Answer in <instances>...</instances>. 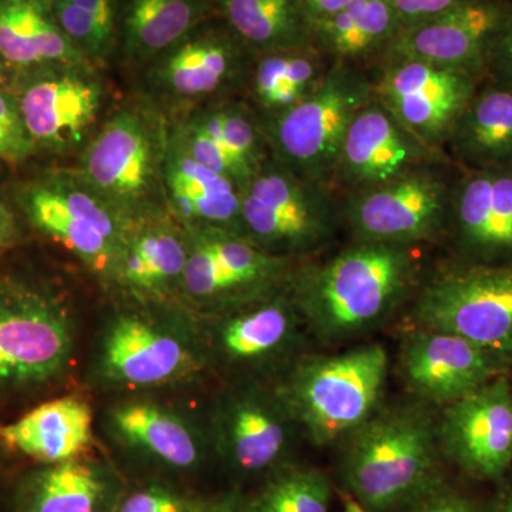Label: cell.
Returning <instances> with one entry per match:
<instances>
[{
	"instance_id": "obj_1",
	"label": "cell",
	"mask_w": 512,
	"mask_h": 512,
	"mask_svg": "<svg viewBox=\"0 0 512 512\" xmlns=\"http://www.w3.org/2000/svg\"><path fill=\"white\" fill-rule=\"evenodd\" d=\"M416 245L355 241L323 264L302 271L296 298L326 339L353 336L387 316L416 284Z\"/></svg>"
},
{
	"instance_id": "obj_2",
	"label": "cell",
	"mask_w": 512,
	"mask_h": 512,
	"mask_svg": "<svg viewBox=\"0 0 512 512\" xmlns=\"http://www.w3.org/2000/svg\"><path fill=\"white\" fill-rule=\"evenodd\" d=\"M439 420L420 406L379 410L348 437L343 480L369 512L406 510L440 477Z\"/></svg>"
},
{
	"instance_id": "obj_3",
	"label": "cell",
	"mask_w": 512,
	"mask_h": 512,
	"mask_svg": "<svg viewBox=\"0 0 512 512\" xmlns=\"http://www.w3.org/2000/svg\"><path fill=\"white\" fill-rule=\"evenodd\" d=\"M72 350V323L56 292L26 272L0 271V404L45 392Z\"/></svg>"
},
{
	"instance_id": "obj_4",
	"label": "cell",
	"mask_w": 512,
	"mask_h": 512,
	"mask_svg": "<svg viewBox=\"0 0 512 512\" xmlns=\"http://www.w3.org/2000/svg\"><path fill=\"white\" fill-rule=\"evenodd\" d=\"M373 99L369 72L333 64L305 99L259 116L269 158L303 180L330 187L346 134Z\"/></svg>"
},
{
	"instance_id": "obj_5",
	"label": "cell",
	"mask_w": 512,
	"mask_h": 512,
	"mask_svg": "<svg viewBox=\"0 0 512 512\" xmlns=\"http://www.w3.org/2000/svg\"><path fill=\"white\" fill-rule=\"evenodd\" d=\"M387 370L382 345L309 360L293 375L286 406L309 439L326 446L349 437L376 412Z\"/></svg>"
},
{
	"instance_id": "obj_6",
	"label": "cell",
	"mask_w": 512,
	"mask_h": 512,
	"mask_svg": "<svg viewBox=\"0 0 512 512\" xmlns=\"http://www.w3.org/2000/svg\"><path fill=\"white\" fill-rule=\"evenodd\" d=\"M242 222L245 237L268 254L308 255L342 227V200L329 185L303 180L268 158L242 191Z\"/></svg>"
},
{
	"instance_id": "obj_7",
	"label": "cell",
	"mask_w": 512,
	"mask_h": 512,
	"mask_svg": "<svg viewBox=\"0 0 512 512\" xmlns=\"http://www.w3.org/2000/svg\"><path fill=\"white\" fill-rule=\"evenodd\" d=\"M460 173L447 158L375 190L340 198L343 225L355 241L416 247L434 241L447 231Z\"/></svg>"
},
{
	"instance_id": "obj_8",
	"label": "cell",
	"mask_w": 512,
	"mask_h": 512,
	"mask_svg": "<svg viewBox=\"0 0 512 512\" xmlns=\"http://www.w3.org/2000/svg\"><path fill=\"white\" fill-rule=\"evenodd\" d=\"M421 328L453 333L512 360V264L450 269L424 285L416 305Z\"/></svg>"
},
{
	"instance_id": "obj_9",
	"label": "cell",
	"mask_w": 512,
	"mask_h": 512,
	"mask_svg": "<svg viewBox=\"0 0 512 512\" xmlns=\"http://www.w3.org/2000/svg\"><path fill=\"white\" fill-rule=\"evenodd\" d=\"M168 143L170 133L156 113L123 107L87 148L80 183L114 210H133L164 190Z\"/></svg>"
},
{
	"instance_id": "obj_10",
	"label": "cell",
	"mask_w": 512,
	"mask_h": 512,
	"mask_svg": "<svg viewBox=\"0 0 512 512\" xmlns=\"http://www.w3.org/2000/svg\"><path fill=\"white\" fill-rule=\"evenodd\" d=\"M375 99L414 136L443 150L480 79L419 60L387 59L370 70Z\"/></svg>"
},
{
	"instance_id": "obj_11",
	"label": "cell",
	"mask_w": 512,
	"mask_h": 512,
	"mask_svg": "<svg viewBox=\"0 0 512 512\" xmlns=\"http://www.w3.org/2000/svg\"><path fill=\"white\" fill-rule=\"evenodd\" d=\"M447 158L443 150L414 136L373 99L357 114L346 134L330 188L340 198L360 194Z\"/></svg>"
},
{
	"instance_id": "obj_12",
	"label": "cell",
	"mask_w": 512,
	"mask_h": 512,
	"mask_svg": "<svg viewBox=\"0 0 512 512\" xmlns=\"http://www.w3.org/2000/svg\"><path fill=\"white\" fill-rule=\"evenodd\" d=\"M441 451L478 480H497L512 464V392L507 377L444 406Z\"/></svg>"
},
{
	"instance_id": "obj_13",
	"label": "cell",
	"mask_w": 512,
	"mask_h": 512,
	"mask_svg": "<svg viewBox=\"0 0 512 512\" xmlns=\"http://www.w3.org/2000/svg\"><path fill=\"white\" fill-rule=\"evenodd\" d=\"M501 365L474 343L441 330L416 329L400 350L406 386L417 396L444 406L500 376Z\"/></svg>"
},
{
	"instance_id": "obj_14",
	"label": "cell",
	"mask_w": 512,
	"mask_h": 512,
	"mask_svg": "<svg viewBox=\"0 0 512 512\" xmlns=\"http://www.w3.org/2000/svg\"><path fill=\"white\" fill-rule=\"evenodd\" d=\"M447 232L476 265L512 264V167L461 170Z\"/></svg>"
},
{
	"instance_id": "obj_15",
	"label": "cell",
	"mask_w": 512,
	"mask_h": 512,
	"mask_svg": "<svg viewBox=\"0 0 512 512\" xmlns=\"http://www.w3.org/2000/svg\"><path fill=\"white\" fill-rule=\"evenodd\" d=\"M505 9L495 0H470L400 30L383 60H419L484 79L485 50Z\"/></svg>"
},
{
	"instance_id": "obj_16",
	"label": "cell",
	"mask_w": 512,
	"mask_h": 512,
	"mask_svg": "<svg viewBox=\"0 0 512 512\" xmlns=\"http://www.w3.org/2000/svg\"><path fill=\"white\" fill-rule=\"evenodd\" d=\"M82 64L33 77L18 101L23 123L35 144L67 150L82 143L96 123L103 89Z\"/></svg>"
},
{
	"instance_id": "obj_17",
	"label": "cell",
	"mask_w": 512,
	"mask_h": 512,
	"mask_svg": "<svg viewBox=\"0 0 512 512\" xmlns=\"http://www.w3.org/2000/svg\"><path fill=\"white\" fill-rule=\"evenodd\" d=\"M251 50L231 29L187 36L161 57L157 89L177 100H201L249 82Z\"/></svg>"
},
{
	"instance_id": "obj_18",
	"label": "cell",
	"mask_w": 512,
	"mask_h": 512,
	"mask_svg": "<svg viewBox=\"0 0 512 512\" xmlns=\"http://www.w3.org/2000/svg\"><path fill=\"white\" fill-rule=\"evenodd\" d=\"M93 417L79 397L40 402L13 420L0 421V451L47 464L74 460L92 441Z\"/></svg>"
},
{
	"instance_id": "obj_19",
	"label": "cell",
	"mask_w": 512,
	"mask_h": 512,
	"mask_svg": "<svg viewBox=\"0 0 512 512\" xmlns=\"http://www.w3.org/2000/svg\"><path fill=\"white\" fill-rule=\"evenodd\" d=\"M163 184L168 201L183 217L245 237L238 185L195 160L175 131L165 156Z\"/></svg>"
},
{
	"instance_id": "obj_20",
	"label": "cell",
	"mask_w": 512,
	"mask_h": 512,
	"mask_svg": "<svg viewBox=\"0 0 512 512\" xmlns=\"http://www.w3.org/2000/svg\"><path fill=\"white\" fill-rule=\"evenodd\" d=\"M402 30L387 0H353L328 18L313 20V39L333 64L375 69Z\"/></svg>"
},
{
	"instance_id": "obj_21",
	"label": "cell",
	"mask_w": 512,
	"mask_h": 512,
	"mask_svg": "<svg viewBox=\"0 0 512 512\" xmlns=\"http://www.w3.org/2000/svg\"><path fill=\"white\" fill-rule=\"evenodd\" d=\"M444 153L463 171L512 167V92L488 84L460 114Z\"/></svg>"
},
{
	"instance_id": "obj_22",
	"label": "cell",
	"mask_w": 512,
	"mask_h": 512,
	"mask_svg": "<svg viewBox=\"0 0 512 512\" xmlns=\"http://www.w3.org/2000/svg\"><path fill=\"white\" fill-rule=\"evenodd\" d=\"M187 352L177 339L136 318L119 320L104 346V366L113 379L148 386L181 372Z\"/></svg>"
},
{
	"instance_id": "obj_23",
	"label": "cell",
	"mask_w": 512,
	"mask_h": 512,
	"mask_svg": "<svg viewBox=\"0 0 512 512\" xmlns=\"http://www.w3.org/2000/svg\"><path fill=\"white\" fill-rule=\"evenodd\" d=\"M228 28L252 55L315 45L313 20L302 0H222Z\"/></svg>"
},
{
	"instance_id": "obj_24",
	"label": "cell",
	"mask_w": 512,
	"mask_h": 512,
	"mask_svg": "<svg viewBox=\"0 0 512 512\" xmlns=\"http://www.w3.org/2000/svg\"><path fill=\"white\" fill-rule=\"evenodd\" d=\"M0 55L18 66L84 62L83 53L33 0H0Z\"/></svg>"
},
{
	"instance_id": "obj_25",
	"label": "cell",
	"mask_w": 512,
	"mask_h": 512,
	"mask_svg": "<svg viewBox=\"0 0 512 512\" xmlns=\"http://www.w3.org/2000/svg\"><path fill=\"white\" fill-rule=\"evenodd\" d=\"M106 491L99 474L76 460L47 464L19 485L16 512H100Z\"/></svg>"
},
{
	"instance_id": "obj_26",
	"label": "cell",
	"mask_w": 512,
	"mask_h": 512,
	"mask_svg": "<svg viewBox=\"0 0 512 512\" xmlns=\"http://www.w3.org/2000/svg\"><path fill=\"white\" fill-rule=\"evenodd\" d=\"M205 0H130L124 19L128 55L150 60L164 55L201 22Z\"/></svg>"
},
{
	"instance_id": "obj_27",
	"label": "cell",
	"mask_w": 512,
	"mask_h": 512,
	"mask_svg": "<svg viewBox=\"0 0 512 512\" xmlns=\"http://www.w3.org/2000/svg\"><path fill=\"white\" fill-rule=\"evenodd\" d=\"M289 431L275 407L244 397L232 404L227 419V444L235 466L258 473L274 466L288 447Z\"/></svg>"
},
{
	"instance_id": "obj_28",
	"label": "cell",
	"mask_w": 512,
	"mask_h": 512,
	"mask_svg": "<svg viewBox=\"0 0 512 512\" xmlns=\"http://www.w3.org/2000/svg\"><path fill=\"white\" fill-rule=\"evenodd\" d=\"M20 202L30 224L42 234L55 239L93 268L104 269L110 264L113 244L93 225L67 211L49 184L30 185L22 192Z\"/></svg>"
},
{
	"instance_id": "obj_29",
	"label": "cell",
	"mask_w": 512,
	"mask_h": 512,
	"mask_svg": "<svg viewBox=\"0 0 512 512\" xmlns=\"http://www.w3.org/2000/svg\"><path fill=\"white\" fill-rule=\"evenodd\" d=\"M124 439L153 454L168 466L188 468L198 461V448L187 427L150 404H130L114 414Z\"/></svg>"
},
{
	"instance_id": "obj_30",
	"label": "cell",
	"mask_w": 512,
	"mask_h": 512,
	"mask_svg": "<svg viewBox=\"0 0 512 512\" xmlns=\"http://www.w3.org/2000/svg\"><path fill=\"white\" fill-rule=\"evenodd\" d=\"M218 106L221 114L222 146L242 192L269 158L264 131L258 114L248 104L225 101Z\"/></svg>"
},
{
	"instance_id": "obj_31",
	"label": "cell",
	"mask_w": 512,
	"mask_h": 512,
	"mask_svg": "<svg viewBox=\"0 0 512 512\" xmlns=\"http://www.w3.org/2000/svg\"><path fill=\"white\" fill-rule=\"evenodd\" d=\"M291 330L289 306L269 303L231 320L222 332V345L235 359H256L284 345Z\"/></svg>"
},
{
	"instance_id": "obj_32",
	"label": "cell",
	"mask_w": 512,
	"mask_h": 512,
	"mask_svg": "<svg viewBox=\"0 0 512 512\" xmlns=\"http://www.w3.org/2000/svg\"><path fill=\"white\" fill-rule=\"evenodd\" d=\"M188 254L173 232L157 229L138 237L128 248L123 274L130 284L151 288L183 275Z\"/></svg>"
},
{
	"instance_id": "obj_33",
	"label": "cell",
	"mask_w": 512,
	"mask_h": 512,
	"mask_svg": "<svg viewBox=\"0 0 512 512\" xmlns=\"http://www.w3.org/2000/svg\"><path fill=\"white\" fill-rule=\"evenodd\" d=\"M244 507L245 512H330L329 481L319 471H289Z\"/></svg>"
},
{
	"instance_id": "obj_34",
	"label": "cell",
	"mask_w": 512,
	"mask_h": 512,
	"mask_svg": "<svg viewBox=\"0 0 512 512\" xmlns=\"http://www.w3.org/2000/svg\"><path fill=\"white\" fill-rule=\"evenodd\" d=\"M55 12L59 28L83 55L100 57L107 52L113 35L89 12L74 5L70 0H59Z\"/></svg>"
},
{
	"instance_id": "obj_35",
	"label": "cell",
	"mask_w": 512,
	"mask_h": 512,
	"mask_svg": "<svg viewBox=\"0 0 512 512\" xmlns=\"http://www.w3.org/2000/svg\"><path fill=\"white\" fill-rule=\"evenodd\" d=\"M183 279L185 288L194 296H215L242 288L201 242L188 255Z\"/></svg>"
},
{
	"instance_id": "obj_36",
	"label": "cell",
	"mask_w": 512,
	"mask_h": 512,
	"mask_svg": "<svg viewBox=\"0 0 512 512\" xmlns=\"http://www.w3.org/2000/svg\"><path fill=\"white\" fill-rule=\"evenodd\" d=\"M35 146L23 123L18 101L0 90V158L19 163L32 154Z\"/></svg>"
},
{
	"instance_id": "obj_37",
	"label": "cell",
	"mask_w": 512,
	"mask_h": 512,
	"mask_svg": "<svg viewBox=\"0 0 512 512\" xmlns=\"http://www.w3.org/2000/svg\"><path fill=\"white\" fill-rule=\"evenodd\" d=\"M484 79L491 86L512 92V9H505L485 50Z\"/></svg>"
},
{
	"instance_id": "obj_38",
	"label": "cell",
	"mask_w": 512,
	"mask_h": 512,
	"mask_svg": "<svg viewBox=\"0 0 512 512\" xmlns=\"http://www.w3.org/2000/svg\"><path fill=\"white\" fill-rule=\"evenodd\" d=\"M204 505L192 503L187 498L170 491L153 488L137 491L121 503L117 512H207Z\"/></svg>"
},
{
	"instance_id": "obj_39",
	"label": "cell",
	"mask_w": 512,
	"mask_h": 512,
	"mask_svg": "<svg viewBox=\"0 0 512 512\" xmlns=\"http://www.w3.org/2000/svg\"><path fill=\"white\" fill-rule=\"evenodd\" d=\"M406 510L407 512H478L471 498L448 487L444 481L417 498Z\"/></svg>"
},
{
	"instance_id": "obj_40",
	"label": "cell",
	"mask_w": 512,
	"mask_h": 512,
	"mask_svg": "<svg viewBox=\"0 0 512 512\" xmlns=\"http://www.w3.org/2000/svg\"><path fill=\"white\" fill-rule=\"evenodd\" d=\"M396 13L402 29L426 20L436 18L441 13L464 5L470 0H387Z\"/></svg>"
},
{
	"instance_id": "obj_41",
	"label": "cell",
	"mask_w": 512,
	"mask_h": 512,
	"mask_svg": "<svg viewBox=\"0 0 512 512\" xmlns=\"http://www.w3.org/2000/svg\"><path fill=\"white\" fill-rule=\"evenodd\" d=\"M20 237L22 232L15 212L0 198V259L18 245Z\"/></svg>"
},
{
	"instance_id": "obj_42",
	"label": "cell",
	"mask_w": 512,
	"mask_h": 512,
	"mask_svg": "<svg viewBox=\"0 0 512 512\" xmlns=\"http://www.w3.org/2000/svg\"><path fill=\"white\" fill-rule=\"evenodd\" d=\"M74 5L89 12L107 32L113 35L116 6L114 0H70Z\"/></svg>"
},
{
	"instance_id": "obj_43",
	"label": "cell",
	"mask_w": 512,
	"mask_h": 512,
	"mask_svg": "<svg viewBox=\"0 0 512 512\" xmlns=\"http://www.w3.org/2000/svg\"><path fill=\"white\" fill-rule=\"evenodd\" d=\"M305 8L308 9L312 20L328 18L333 13L339 12L349 5L353 0H302Z\"/></svg>"
},
{
	"instance_id": "obj_44",
	"label": "cell",
	"mask_w": 512,
	"mask_h": 512,
	"mask_svg": "<svg viewBox=\"0 0 512 512\" xmlns=\"http://www.w3.org/2000/svg\"><path fill=\"white\" fill-rule=\"evenodd\" d=\"M488 512H512V487L498 495Z\"/></svg>"
},
{
	"instance_id": "obj_45",
	"label": "cell",
	"mask_w": 512,
	"mask_h": 512,
	"mask_svg": "<svg viewBox=\"0 0 512 512\" xmlns=\"http://www.w3.org/2000/svg\"><path fill=\"white\" fill-rule=\"evenodd\" d=\"M343 512H369L366 508H363L362 505L357 503L355 498L352 495L345 494L343 495Z\"/></svg>"
},
{
	"instance_id": "obj_46",
	"label": "cell",
	"mask_w": 512,
	"mask_h": 512,
	"mask_svg": "<svg viewBox=\"0 0 512 512\" xmlns=\"http://www.w3.org/2000/svg\"><path fill=\"white\" fill-rule=\"evenodd\" d=\"M207 512H245V507H239L234 503H225L218 505V507L208 508Z\"/></svg>"
},
{
	"instance_id": "obj_47",
	"label": "cell",
	"mask_w": 512,
	"mask_h": 512,
	"mask_svg": "<svg viewBox=\"0 0 512 512\" xmlns=\"http://www.w3.org/2000/svg\"><path fill=\"white\" fill-rule=\"evenodd\" d=\"M0 79H2V67H0Z\"/></svg>"
}]
</instances>
